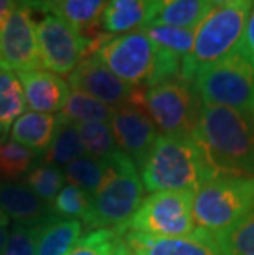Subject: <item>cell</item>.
Wrapping results in <instances>:
<instances>
[{
	"instance_id": "obj_21",
	"label": "cell",
	"mask_w": 254,
	"mask_h": 255,
	"mask_svg": "<svg viewBox=\"0 0 254 255\" xmlns=\"http://www.w3.org/2000/svg\"><path fill=\"white\" fill-rule=\"evenodd\" d=\"M109 0H45L43 10L71 23L79 33L101 21Z\"/></svg>"
},
{
	"instance_id": "obj_19",
	"label": "cell",
	"mask_w": 254,
	"mask_h": 255,
	"mask_svg": "<svg viewBox=\"0 0 254 255\" xmlns=\"http://www.w3.org/2000/svg\"><path fill=\"white\" fill-rule=\"evenodd\" d=\"M83 232L78 219L53 218L40 227L36 239V255H68Z\"/></svg>"
},
{
	"instance_id": "obj_31",
	"label": "cell",
	"mask_w": 254,
	"mask_h": 255,
	"mask_svg": "<svg viewBox=\"0 0 254 255\" xmlns=\"http://www.w3.org/2000/svg\"><path fill=\"white\" fill-rule=\"evenodd\" d=\"M25 184L41 201H45L48 206H51L55 198L58 196V193L64 186V175L58 166L45 163L36 166L35 170H31L26 175Z\"/></svg>"
},
{
	"instance_id": "obj_16",
	"label": "cell",
	"mask_w": 254,
	"mask_h": 255,
	"mask_svg": "<svg viewBox=\"0 0 254 255\" xmlns=\"http://www.w3.org/2000/svg\"><path fill=\"white\" fill-rule=\"evenodd\" d=\"M0 208L15 224L43 226L55 218L51 206L41 201L25 183L0 184Z\"/></svg>"
},
{
	"instance_id": "obj_32",
	"label": "cell",
	"mask_w": 254,
	"mask_h": 255,
	"mask_svg": "<svg viewBox=\"0 0 254 255\" xmlns=\"http://www.w3.org/2000/svg\"><path fill=\"white\" fill-rule=\"evenodd\" d=\"M41 226L15 224L0 255H36V239Z\"/></svg>"
},
{
	"instance_id": "obj_3",
	"label": "cell",
	"mask_w": 254,
	"mask_h": 255,
	"mask_svg": "<svg viewBox=\"0 0 254 255\" xmlns=\"http://www.w3.org/2000/svg\"><path fill=\"white\" fill-rule=\"evenodd\" d=\"M253 3L254 0H238L225 7L212 8L195 28L192 50L182 59V79L193 83L200 73L221 61L240 46Z\"/></svg>"
},
{
	"instance_id": "obj_17",
	"label": "cell",
	"mask_w": 254,
	"mask_h": 255,
	"mask_svg": "<svg viewBox=\"0 0 254 255\" xmlns=\"http://www.w3.org/2000/svg\"><path fill=\"white\" fill-rule=\"evenodd\" d=\"M160 0H109L101 25L107 33L124 35L150 25L159 12Z\"/></svg>"
},
{
	"instance_id": "obj_24",
	"label": "cell",
	"mask_w": 254,
	"mask_h": 255,
	"mask_svg": "<svg viewBox=\"0 0 254 255\" xmlns=\"http://www.w3.org/2000/svg\"><path fill=\"white\" fill-rule=\"evenodd\" d=\"M25 96L18 76L0 69V126L8 130L25 111Z\"/></svg>"
},
{
	"instance_id": "obj_1",
	"label": "cell",
	"mask_w": 254,
	"mask_h": 255,
	"mask_svg": "<svg viewBox=\"0 0 254 255\" xmlns=\"http://www.w3.org/2000/svg\"><path fill=\"white\" fill-rule=\"evenodd\" d=\"M193 138L218 175L254 176V114L226 106H203Z\"/></svg>"
},
{
	"instance_id": "obj_20",
	"label": "cell",
	"mask_w": 254,
	"mask_h": 255,
	"mask_svg": "<svg viewBox=\"0 0 254 255\" xmlns=\"http://www.w3.org/2000/svg\"><path fill=\"white\" fill-rule=\"evenodd\" d=\"M207 0H160L159 12L150 25H169L195 30L212 12Z\"/></svg>"
},
{
	"instance_id": "obj_8",
	"label": "cell",
	"mask_w": 254,
	"mask_h": 255,
	"mask_svg": "<svg viewBox=\"0 0 254 255\" xmlns=\"http://www.w3.org/2000/svg\"><path fill=\"white\" fill-rule=\"evenodd\" d=\"M193 198L195 193L192 191L152 193L142 201L132 218L114 231H136L162 237L190 236L197 231Z\"/></svg>"
},
{
	"instance_id": "obj_41",
	"label": "cell",
	"mask_w": 254,
	"mask_h": 255,
	"mask_svg": "<svg viewBox=\"0 0 254 255\" xmlns=\"http://www.w3.org/2000/svg\"><path fill=\"white\" fill-rule=\"evenodd\" d=\"M250 112H253V114H254V106H253V109H251V111H250Z\"/></svg>"
},
{
	"instance_id": "obj_30",
	"label": "cell",
	"mask_w": 254,
	"mask_h": 255,
	"mask_svg": "<svg viewBox=\"0 0 254 255\" xmlns=\"http://www.w3.org/2000/svg\"><path fill=\"white\" fill-rule=\"evenodd\" d=\"M215 241L223 255H254V211Z\"/></svg>"
},
{
	"instance_id": "obj_28",
	"label": "cell",
	"mask_w": 254,
	"mask_h": 255,
	"mask_svg": "<svg viewBox=\"0 0 254 255\" xmlns=\"http://www.w3.org/2000/svg\"><path fill=\"white\" fill-rule=\"evenodd\" d=\"M76 127L88 156L102 160L119 150L112 128L107 122L76 124Z\"/></svg>"
},
{
	"instance_id": "obj_15",
	"label": "cell",
	"mask_w": 254,
	"mask_h": 255,
	"mask_svg": "<svg viewBox=\"0 0 254 255\" xmlns=\"http://www.w3.org/2000/svg\"><path fill=\"white\" fill-rule=\"evenodd\" d=\"M21 89H23L25 104L31 112L56 114L66 104L69 96V84L58 74L46 69H33V71L17 73Z\"/></svg>"
},
{
	"instance_id": "obj_34",
	"label": "cell",
	"mask_w": 254,
	"mask_h": 255,
	"mask_svg": "<svg viewBox=\"0 0 254 255\" xmlns=\"http://www.w3.org/2000/svg\"><path fill=\"white\" fill-rule=\"evenodd\" d=\"M238 50L254 63V3H253L250 18L246 21V28H245V33H243L241 43H240V46H238Z\"/></svg>"
},
{
	"instance_id": "obj_22",
	"label": "cell",
	"mask_w": 254,
	"mask_h": 255,
	"mask_svg": "<svg viewBox=\"0 0 254 255\" xmlns=\"http://www.w3.org/2000/svg\"><path fill=\"white\" fill-rule=\"evenodd\" d=\"M59 124L51 145L45 151V163L53 166H66L71 161L86 155L84 145L81 142L76 124L69 122L61 114H58Z\"/></svg>"
},
{
	"instance_id": "obj_7",
	"label": "cell",
	"mask_w": 254,
	"mask_h": 255,
	"mask_svg": "<svg viewBox=\"0 0 254 255\" xmlns=\"http://www.w3.org/2000/svg\"><path fill=\"white\" fill-rule=\"evenodd\" d=\"M145 109L160 133L193 137L203 102L193 83L174 78L147 88Z\"/></svg>"
},
{
	"instance_id": "obj_14",
	"label": "cell",
	"mask_w": 254,
	"mask_h": 255,
	"mask_svg": "<svg viewBox=\"0 0 254 255\" xmlns=\"http://www.w3.org/2000/svg\"><path fill=\"white\" fill-rule=\"evenodd\" d=\"M116 234L136 255H223L215 237L198 227L193 234L182 237L149 236L136 231H121Z\"/></svg>"
},
{
	"instance_id": "obj_27",
	"label": "cell",
	"mask_w": 254,
	"mask_h": 255,
	"mask_svg": "<svg viewBox=\"0 0 254 255\" xmlns=\"http://www.w3.org/2000/svg\"><path fill=\"white\" fill-rule=\"evenodd\" d=\"M36 153L13 140L0 143V180L15 183L33 166Z\"/></svg>"
},
{
	"instance_id": "obj_37",
	"label": "cell",
	"mask_w": 254,
	"mask_h": 255,
	"mask_svg": "<svg viewBox=\"0 0 254 255\" xmlns=\"http://www.w3.org/2000/svg\"><path fill=\"white\" fill-rule=\"evenodd\" d=\"M8 224H0V254L3 252V247L7 244V239H8Z\"/></svg>"
},
{
	"instance_id": "obj_11",
	"label": "cell",
	"mask_w": 254,
	"mask_h": 255,
	"mask_svg": "<svg viewBox=\"0 0 254 255\" xmlns=\"http://www.w3.org/2000/svg\"><path fill=\"white\" fill-rule=\"evenodd\" d=\"M31 8L33 0H18L7 23L0 30V69L12 73L40 69L36 21Z\"/></svg>"
},
{
	"instance_id": "obj_18",
	"label": "cell",
	"mask_w": 254,
	"mask_h": 255,
	"mask_svg": "<svg viewBox=\"0 0 254 255\" xmlns=\"http://www.w3.org/2000/svg\"><path fill=\"white\" fill-rule=\"evenodd\" d=\"M58 124L59 117L55 114L23 112L10 127V138L35 153H45L53 142Z\"/></svg>"
},
{
	"instance_id": "obj_33",
	"label": "cell",
	"mask_w": 254,
	"mask_h": 255,
	"mask_svg": "<svg viewBox=\"0 0 254 255\" xmlns=\"http://www.w3.org/2000/svg\"><path fill=\"white\" fill-rule=\"evenodd\" d=\"M114 231L96 229L79 239L68 255H112Z\"/></svg>"
},
{
	"instance_id": "obj_9",
	"label": "cell",
	"mask_w": 254,
	"mask_h": 255,
	"mask_svg": "<svg viewBox=\"0 0 254 255\" xmlns=\"http://www.w3.org/2000/svg\"><path fill=\"white\" fill-rule=\"evenodd\" d=\"M91 56H96L129 86H154L157 50L144 30L107 38Z\"/></svg>"
},
{
	"instance_id": "obj_35",
	"label": "cell",
	"mask_w": 254,
	"mask_h": 255,
	"mask_svg": "<svg viewBox=\"0 0 254 255\" xmlns=\"http://www.w3.org/2000/svg\"><path fill=\"white\" fill-rule=\"evenodd\" d=\"M18 0H0V30L3 28V25L7 23L8 17L17 7Z\"/></svg>"
},
{
	"instance_id": "obj_10",
	"label": "cell",
	"mask_w": 254,
	"mask_h": 255,
	"mask_svg": "<svg viewBox=\"0 0 254 255\" xmlns=\"http://www.w3.org/2000/svg\"><path fill=\"white\" fill-rule=\"evenodd\" d=\"M36 40L41 66L53 74H71L88 56V38L51 12H46L41 20L36 21Z\"/></svg>"
},
{
	"instance_id": "obj_40",
	"label": "cell",
	"mask_w": 254,
	"mask_h": 255,
	"mask_svg": "<svg viewBox=\"0 0 254 255\" xmlns=\"http://www.w3.org/2000/svg\"><path fill=\"white\" fill-rule=\"evenodd\" d=\"M0 224H8V218L5 216V213L2 211V208H0Z\"/></svg>"
},
{
	"instance_id": "obj_23",
	"label": "cell",
	"mask_w": 254,
	"mask_h": 255,
	"mask_svg": "<svg viewBox=\"0 0 254 255\" xmlns=\"http://www.w3.org/2000/svg\"><path fill=\"white\" fill-rule=\"evenodd\" d=\"M112 111L109 106L102 104L98 99L84 92L71 89L66 99V104L61 109V116L73 124H89V122H111Z\"/></svg>"
},
{
	"instance_id": "obj_29",
	"label": "cell",
	"mask_w": 254,
	"mask_h": 255,
	"mask_svg": "<svg viewBox=\"0 0 254 255\" xmlns=\"http://www.w3.org/2000/svg\"><path fill=\"white\" fill-rule=\"evenodd\" d=\"M93 206V196L73 184H64L51 204L55 218L83 219L86 222Z\"/></svg>"
},
{
	"instance_id": "obj_25",
	"label": "cell",
	"mask_w": 254,
	"mask_h": 255,
	"mask_svg": "<svg viewBox=\"0 0 254 255\" xmlns=\"http://www.w3.org/2000/svg\"><path fill=\"white\" fill-rule=\"evenodd\" d=\"M64 180L68 184L81 188L83 191L89 193L91 196L98 191L106 175V161L104 158H93V156H81V158L71 161L63 170Z\"/></svg>"
},
{
	"instance_id": "obj_2",
	"label": "cell",
	"mask_w": 254,
	"mask_h": 255,
	"mask_svg": "<svg viewBox=\"0 0 254 255\" xmlns=\"http://www.w3.org/2000/svg\"><path fill=\"white\" fill-rule=\"evenodd\" d=\"M140 180L150 193H197L216 173L193 137L159 133L140 165Z\"/></svg>"
},
{
	"instance_id": "obj_38",
	"label": "cell",
	"mask_w": 254,
	"mask_h": 255,
	"mask_svg": "<svg viewBox=\"0 0 254 255\" xmlns=\"http://www.w3.org/2000/svg\"><path fill=\"white\" fill-rule=\"evenodd\" d=\"M207 2L212 5L213 8H216V7H225V5L235 3V2H238V0H207Z\"/></svg>"
},
{
	"instance_id": "obj_6",
	"label": "cell",
	"mask_w": 254,
	"mask_h": 255,
	"mask_svg": "<svg viewBox=\"0 0 254 255\" xmlns=\"http://www.w3.org/2000/svg\"><path fill=\"white\" fill-rule=\"evenodd\" d=\"M203 106L250 112L254 106V63L238 50L193 79Z\"/></svg>"
},
{
	"instance_id": "obj_13",
	"label": "cell",
	"mask_w": 254,
	"mask_h": 255,
	"mask_svg": "<svg viewBox=\"0 0 254 255\" xmlns=\"http://www.w3.org/2000/svg\"><path fill=\"white\" fill-rule=\"evenodd\" d=\"M69 88L84 92L111 109L121 107L131 101L136 86H129L107 69L96 56H86L69 74Z\"/></svg>"
},
{
	"instance_id": "obj_39",
	"label": "cell",
	"mask_w": 254,
	"mask_h": 255,
	"mask_svg": "<svg viewBox=\"0 0 254 255\" xmlns=\"http://www.w3.org/2000/svg\"><path fill=\"white\" fill-rule=\"evenodd\" d=\"M7 133H8V130H5L2 126H0V143L5 142V138H7Z\"/></svg>"
},
{
	"instance_id": "obj_36",
	"label": "cell",
	"mask_w": 254,
	"mask_h": 255,
	"mask_svg": "<svg viewBox=\"0 0 254 255\" xmlns=\"http://www.w3.org/2000/svg\"><path fill=\"white\" fill-rule=\"evenodd\" d=\"M112 255H136L126 246V242L114 232V242H112Z\"/></svg>"
},
{
	"instance_id": "obj_4",
	"label": "cell",
	"mask_w": 254,
	"mask_h": 255,
	"mask_svg": "<svg viewBox=\"0 0 254 255\" xmlns=\"http://www.w3.org/2000/svg\"><path fill=\"white\" fill-rule=\"evenodd\" d=\"M106 175L93 194V206L84 224L91 229L114 231L126 224L142 204L144 183L134 161L117 150L106 156Z\"/></svg>"
},
{
	"instance_id": "obj_26",
	"label": "cell",
	"mask_w": 254,
	"mask_h": 255,
	"mask_svg": "<svg viewBox=\"0 0 254 255\" xmlns=\"http://www.w3.org/2000/svg\"><path fill=\"white\" fill-rule=\"evenodd\" d=\"M155 46L183 59L190 53L195 40V30L177 28L169 25H147L142 28Z\"/></svg>"
},
{
	"instance_id": "obj_5",
	"label": "cell",
	"mask_w": 254,
	"mask_h": 255,
	"mask_svg": "<svg viewBox=\"0 0 254 255\" xmlns=\"http://www.w3.org/2000/svg\"><path fill=\"white\" fill-rule=\"evenodd\" d=\"M254 211V176L218 175L195 193L193 221L198 229L220 236Z\"/></svg>"
},
{
	"instance_id": "obj_12",
	"label": "cell",
	"mask_w": 254,
	"mask_h": 255,
	"mask_svg": "<svg viewBox=\"0 0 254 255\" xmlns=\"http://www.w3.org/2000/svg\"><path fill=\"white\" fill-rule=\"evenodd\" d=\"M109 126L114 133L117 148L124 151L134 165L140 168L145 156L159 137L157 127L144 106L127 102L112 111Z\"/></svg>"
}]
</instances>
